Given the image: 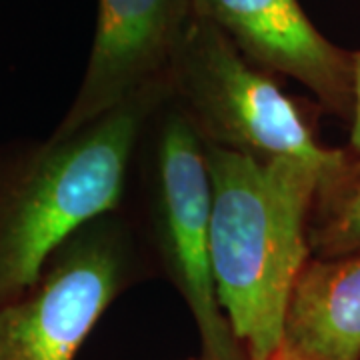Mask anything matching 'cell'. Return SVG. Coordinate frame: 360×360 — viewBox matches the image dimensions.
<instances>
[{
    "label": "cell",
    "mask_w": 360,
    "mask_h": 360,
    "mask_svg": "<svg viewBox=\"0 0 360 360\" xmlns=\"http://www.w3.org/2000/svg\"><path fill=\"white\" fill-rule=\"evenodd\" d=\"M205 155L220 307L246 360H266L283 342L290 292L310 258L309 222L322 172L295 158L214 144H205Z\"/></svg>",
    "instance_id": "cell-1"
},
{
    "label": "cell",
    "mask_w": 360,
    "mask_h": 360,
    "mask_svg": "<svg viewBox=\"0 0 360 360\" xmlns=\"http://www.w3.org/2000/svg\"><path fill=\"white\" fill-rule=\"evenodd\" d=\"M165 94L167 82L75 132L0 144V304L82 224L124 206L142 129Z\"/></svg>",
    "instance_id": "cell-2"
},
{
    "label": "cell",
    "mask_w": 360,
    "mask_h": 360,
    "mask_svg": "<svg viewBox=\"0 0 360 360\" xmlns=\"http://www.w3.org/2000/svg\"><path fill=\"white\" fill-rule=\"evenodd\" d=\"M167 96L205 144L309 162L322 172V184L350 158L322 146L309 118L274 78L198 14L193 13L174 51Z\"/></svg>",
    "instance_id": "cell-3"
},
{
    "label": "cell",
    "mask_w": 360,
    "mask_h": 360,
    "mask_svg": "<svg viewBox=\"0 0 360 360\" xmlns=\"http://www.w3.org/2000/svg\"><path fill=\"white\" fill-rule=\"evenodd\" d=\"M141 180L139 226L193 312L205 360H246L220 307L210 264V176L205 144L167 94L150 112L134 153Z\"/></svg>",
    "instance_id": "cell-4"
},
{
    "label": "cell",
    "mask_w": 360,
    "mask_h": 360,
    "mask_svg": "<svg viewBox=\"0 0 360 360\" xmlns=\"http://www.w3.org/2000/svg\"><path fill=\"white\" fill-rule=\"evenodd\" d=\"M139 264V226L124 206L82 224L25 292L0 304V360L77 359Z\"/></svg>",
    "instance_id": "cell-5"
},
{
    "label": "cell",
    "mask_w": 360,
    "mask_h": 360,
    "mask_svg": "<svg viewBox=\"0 0 360 360\" xmlns=\"http://www.w3.org/2000/svg\"><path fill=\"white\" fill-rule=\"evenodd\" d=\"M191 16L193 0H98L89 65L54 132H75L165 84Z\"/></svg>",
    "instance_id": "cell-6"
},
{
    "label": "cell",
    "mask_w": 360,
    "mask_h": 360,
    "mask_svg": "<svg viewBox=\"0 0 360 360\" xmlns=\"http://www.w3.org/2000/svg\"><path fill=\"white\" fill-rule=\"evenodd\" d=\"M193 13L217 25L266 72L298 80L330 112H352V52L333 44L298 0H193Z\"/></svg>",
    "instance_id": "cell-7"
},
{
    "label": "cell",
    "mask_w": 360,
    "mask_h": 360,
    "mask_svg": "<svg viewBox=\"0 0 360 360\" xmlns=\"http://www.w3.org/2000/svg\"><path fill=\"white\" fill-rule=\"evenodd\" d=\"M283 342L312 360H360V250L310 255L290 292Z\"/></svg>",
    "instance_id": "cell-8"
},
{
    "label": "cell",
    "mask_w": 360,
    "mask_h": 360,
    "mask_svg": "<svg viewBox=\"0 0 360 360\" xmlns=\"http://www.w3.org/2000/svg\"><path fill=\"white\" fill-rule=\"evenodd\" d=\"M310 255L342 257L360 250V158L319 186L309 222Z\"/></svg>",
    "instance_id": "cell-9"
},
{
    "label": "cell",
    "mask_w": 360,
    "mask_h": 360,
    "mask_svg": "<svg viewBox=\"0 0 360 360\" xmlns=\"http://www.w3.org/2000/svg\"><path fill=\"white\" fill-rule=\"evenodd\" d=\"M352 127L350 150L360 155V51L352 52Z\"/></svg>",
    "instance_id": "cell-10"
},
{
    "label": "cell",
    "mask_w": 360,
    "mask_h": 360,
    "mask_svg": "<svg viewBox=\"0 0 360 360\" xmlns=\"http://www.w3.org/2000/svg\"><path fill=\"white\" fill-rule=\"evenodd\" d=\"M266 360H312L309 356H304V354H300V352H296L292 348H288L284 342H281V347L276 348L272 354H270Z\"/></svg>",
    "instance_id": "cell-11"
},
{
    "label": "cell",
    "mask_w": 360,
    "mask_h": 360,
    "mask_svg": "<svg viewBox=\"0 0 360 360\" xmlns=\"http://www.w3.org/2000/svg\"><path fill=\"white\" fill-rule=\"evenodd\" d=\"M191 360H205V359H191Z\"/></svg>",
    "instance_id": "cell-12"
}]
</instances>
